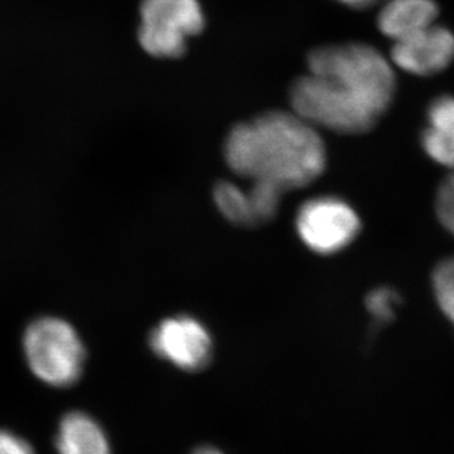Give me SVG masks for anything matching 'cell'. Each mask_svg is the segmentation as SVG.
<instances>
[{
	"instance_id": "cell-1",
	"label": "cell",
	"mask_w": 454,
	"mask_h": 454,
	"mask_svg": "<svg viewBox=\"0 0 454 454\" xmlns=\"http://www.w3.org/2000/svg\"><path fill=\"white\" fill-rule=\"evenodd\" d=\"M223 153L237 176L275 185L284 193L303 189L326 167L321 136L294 112H266L236 125Z\"/></svg>"
},
{
	"instance_id": "cell-2",
	"label": "cell",
	"mask_w": 454,
	"mask_h": 454,
	"mask_svg": "<svg viewBox=\"0 0 454 454\" xmlns=\"http://www.w3.org/2000/svg\"><path fill=\"white\" fill-rule=\"evenodd\" d=\"M308 65L309 73L340 82L380 116L386 114L393 102L395 93L393 68L369 44L322 46L309 55Z\"/></svg>"
},
{
	"instance_id": "cell-3",
	"label": "cell",
	"mask_w": 454,
	"mask_h": 454,
	"mask_svg": "<svg viewBox=\"0 0 454 454\" xmlns=\"http://www.w3.org/2000/svg\"><path fill=\"white\" fill-rule=\"evenodd\" d=\"M293 111L315 129L340 134H364L381 116L346 87L331 78L309 73L293 82Z\"/></svg>"
},
{
	"instance_id": "cell-4",
	"label": "cell",
	"mask_w": 454,
	"mask_h": 454,
	"mask_svg": "<svg viewBox=\"0 0 454 454\" xmlns=\"http://www.w3.org/2000/svg\"><path fill=\"white\" fill-rule=\"evenodd\" d=\"M24 355L31 372L51 387H69L80 380L86 348L73 325L59 317H40L24 334Z\"/></svg>"
},
{
	"instance_id": "cell-5",
	"label": "cell",
	"mask_w": 454,
	"mask_h": 454,
	"mask_svg": "<svg viewBox=\"0 0 454 454\" xmlns=\"http://www.w3.org/2000/svg\"><path fill=\"white\" fill-rule=\"evenodd\" d=\"M138 39L143 49L158 58H178L187 40L205 24L198 0H143Z\"/></svg>"
},
{
	"instance_id": "cell-6",
	"label": "cell",
	"mask_w": 454,
	"mask_h": 454,
	"mask_svg": "<svg viewBox=\"0 0 454 454\" xmlns=\"http://www.w3.org/2000/svg\"><path fill=\"white\" fill-rule=\"evenodd\" d=\"M296 228L309 249L319 254H334L348 247L360 231L355 209L333 196L310 199L297 212Z\"/></svg>"
},
{
	"instance_id": "cell-7",
	"label": "cell",
	"mask_w": 454,
	"mask_h": 454,
	"mask_svg": "<svg viewBox=\"0 0 454 454\" xmlns=\"http://www.w3.org/2000/svg\"><path fill=\"white\" fill-rule=\"evenodd\" d=\"M151 348L160 359L194 372L209 364L212 339L209 331L194 317H168L152 333Z\"/></svg>"
},
{
	"instance_id": "cell-8",
	"label": "cell",
	"mask_w": 454,
	"mask_h": 454,
	"mask_svg": "<svg viewBox=\"0 0 454 454\" xmlns=\"http://www.w3.org/2000/svg\"><path fill=\"white\" fill-rule=\"evenodd\" d=\"M391 60L413 75L427 77L442 73L454 60V35L444 27H428L395 42Z\"/></svg>"
},
{
	"instance_id": "cell-9",
	"label": "cell",
	"mask_w": 454,
	"mask_h": 454,
	"mask_svg": "<svg viewBox=\"0 0 454 454\" xmlns=\"http://www.w3.org/2000/svg\"><path fill=\"white\" fill-rule=\"evenodd\" d=\"M438 6L434 0H388L378 15L382 35L395 42L434 26Z\"/></svg>"
},
{
	"instance_id": "cell-10",
	"label": "cell",
	"mask_w": 454,
	"mask_h": 454,
	"mask_svg": "<svg viewBox=\"0 0 454 454\" xmlns=\"http://www.w3.org/2000/svg\"><path fill=\"white\" fill-rule=\"evenodd\" d=\"M420 142L434 162L454 169V96H440L431 102Z\"/></svg>"
},
{
	"instance_id": "cell-11",
	"label": "cell",
	"mask_w": 454,
	"mask_h": 454,
	"mask_svg": "<svg viewBox=\"0 0 454 454\" xmlns=\"http://www.w3.org/2000/svg\"><path fill=\"white\" fill-rule=\"evenodd\" d=\"M58 454H111L106 434L91 416L71 411L60 420L56 435Z\"/></svg>"
},
{
	"instance_id": "cell-12",
	"label": "cell",
	"mask_w": 454,
	"mask_h": 454,
	"mask_svg": "<svg viewBox=\"0 0 454 454\" xmlns=\"http://www.w3.org/2000/svg\"><path fill=\"white\" fill-rule=\"evenodd\" d=\"M215 203L219 212L231 223L243 227H256L249 194L239 185L221 181L214 190Z\"/></svg>"
},
{
	"instance_id": "cell-13",
	"label": "cell",
	"mask_w": 454,
	"mask_h": 454,
	"mask_svg": "<svg viewBox=\"0 0 454 454\" xmlns=\"http://www.w3.org/2000/svg\"><path fill=\"white\" fill-rule=\"evenodd\" d=\"M434 292L438 304L454 325V257L442 261L434 270Z\"/></svg>"
},
{
	"instance_id": "cell-14",
	"label": "cell",
	"mask_w": 454,
	"mask_h": 454,
	"mask_svg": "<svg viewBox=\"0 0 454 454\" xmlns=\"http://www.w3.org/2000/svg\"><path fill=\"white\" fill-rule=\"evenodd\" d=\"M435 210L442 227L454 236V169L438 189Z\"/></svg>"
},
{
	"instance_id": "cell-15",
	"label": "cell",
	"mask_w": 454,
	"mask_h": 454,
	"mask_svg": "<svg viewBox=\"0 0 454 454\" xmlns=\"http://www.w3.org/2000/svg\"><path fill=\"white\" fill-rule=\"evenodd\" d=\"M399 303L397 293L390 288H377L366 299L369 312L378 322H388L395 315V306Z\"/></svg>"
},
{
	"instance_id": "cell-16",
	"label": "cell",
	"mask_w": 454,
	"mask_h": 454,
	"mask_svg": "<svg viewBox=\"0 0 454 454\" xmlns=\"http://www.w3.org/2000/svg\"><path fill=\"white\" fill-rule=\"evenodd\" d=\"M0 454H35L33 447L11 431H0Z\"/></svg>"
},
{
	"instance_id": "cell-17",
	"label": "cell",
	"mask_w": 454,
	"mask_h": 454,
	"mask_svg": "<svg viewBox=\"0 0 454 454\" xmlns=\"http://www.w3.org/2000/svg\"><path fill=\"white\" fill-rule=\"evenodd\" d=\"M340 4H346L348 8L353 9H366L372 6L377 0H337Z\"/></svg>"
},
{
	"instance_id": "cell-18",
	"label": "cell",
	"mask_w": 454,
	"mask_h": 454,
	"mask_svg": "<svg viewBox=\"0 0 454 454\" xmlns=\"http://www.w3.org/2000/svg\"><path fill=\"white\" fill-rule=\"evenodd\" d=\"M193 454H223L221 451L216 450V449H212V447H200L198 450L194 451Z\"/></svg>"
}]
</instances>
